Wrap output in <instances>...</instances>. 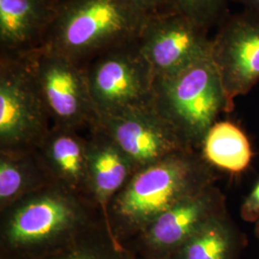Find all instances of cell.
Here are the masks:
<instances>
[{
    "label": "cell",
    "mask_w": 259,
    "mask_h": 259,
    "mask_svg": "<svg viewBox=\"0 0 259 259\" xmlns=\"http://www.w3.org/2000/svg\"><path fill=\"white\" fill-rule=\"evenodd\" d=\"M99 221L95 204L51 184L0 211V257L46 258Z\"/></svg>",
    "instance_id": "obj_1"
},
{
    "label": "cell",
    "mask_w": 259,
    "mask_h": 259,
    "mask_svg": "<svg viewBox=\"0 0 259 259\" xmlns=\"http://www.w3.org/2000/svg\"><path fill=\"white\" fill-rule=\"evenodd\" d=\"M214 170L197 151L178 152L137 170L110 204L114 236L126 245L160 214L215 185Z\"/></svg>",
    "instance_id": "obj_2"
},
{
    "label": "cell",
    "mask_w": 259,
    "mask_h": 259,
    "mask_svg": "<svg viewBox=\"0 0 259 259\" xmlns=\"http://www.w3.org/2000/svg\"><path fill=\"white\" fill-rule=\"evenodd\" d=\"M146 19L132 0H58L40 47L85 65L107 50L137 40Z\"/></svg>",
    "instance_id": "obj_3"
},
{
    "label": "cell",
    "mask_w": 259,
    "mask_h": 259,
    "mask_svg": "<svg viewBox=\"0 0 259 259\" xmlns=\"http://www.w3.org/2000/svg\"><path fill=\"white\" fill-rule=\"evenodd\" d=\"M151 105L185 145L197 152L218 116L230 112L211 55L178 73L155 78Z\"/></svg>",
    "instance_id": "obj_4"
},
{
    "label": "cell",
    "mask_w": 259,
    "mask_h": 259,
    "mask_svg": "<svg viewBox=\"0 0 259 259\" xmlns=\"http://www.w3.org/2000/svg\"><path fill=\"white\" fill-rule=\"evenodd\" d=\"M51 128L27 53L0 54V151L37 149Z\"/></svg>",
    "instance_id": "obj_5"
},
{
    "label": "cell",
    "mask_w": 259,
    "mask_h": 259,
    "mask_svg": "<svg viewBox=\"0 0 259 259\" xmlns=\"http://www.w3.org/2000/svg\"><path fill=\"white\" fill-rule=\"evenodd\" d=\"M52 126L87 134L98 123L85 65L46 47L27 53Z\"/></svg>",
    "instance_id": "obj_6"
},
{
    "label": "cell",
    "mask_w": 259,
    "mask_h": 259,
    "mask_svg": "<svg viewBox=\"0 0 259 259\" xmlns=\"http://www.w3.org/2000/svg\"><path fill=\"white\" fill-rule=\"evenodd\" d=\"M137 40L107 50L85 65L99 117L151 104L155 75Z\"/></svg>",
    "instance_id": "obj_7"
},
{
    "label": "cell",
    "mask_w": 259,
    "mask_h": 259,
    "mask_svg": "<svg viewBox=\"0 0 259 259\" xmlns=\"http://www.w3.org/2000/svg\"><path fill=\"white\" fill-rule=\"evenodd\" d=\"M137 41L155 78L178 73L211 55L207 32L170 8L148 16Z\"/></svg>",
    "instance_id": "obj_8"
},
{
    "label": "cell",
    "mask_w": 259,
    "mask_h": 259,
    "mask_svg": "<svg viewBox=\"0 0 259 259\" xmlns=\"http://www.w3.org/2000/svg\"><path fill=\"white\" fill-rule=\"evenodd\" d=\"M227 212L222 191L210 185L160 214L125 246L137 255L171 259L205 223Z\"/></svg>",
    "instance_id": "obj_9"
},
{
    "label": "cell",
    "mask_w": 259,
    "mask_h": 259,
    "mask_svg": "<svg viewBox=\"0 0 259 259\" xmlns=\"http://www.w3.org/2000/svg\"><path fill=\"white\" fill-rule=\"evenodd\" d=\"M211 42L213 62L231 112L234 100L259 81V14L245 11L224 19Z\"/></svg>",
    "instance_id": "obj_10"
},
{
    "label": "cell",
    "mask_w": 259,
    "mask_h": 259,
    "mask_svg": "<svg viewBox=\"0 0 259 259\" xmlns=\"http://www.w3.org/2000/svg\"><path fill=\"white\" fill-rule=\"evenodd\" d=\"M129 157L136 171L188 148L152 105L101 116L97 123Z\"/></svg>",
    "instance_id": "obj_11"
},
{
    "label": "cell",
    "mask_w": 259,
    "mask_h": 259,
    "mask_svg": "<svg viewBox=\"0 0 259 259\" xmlns=\"http://www.w3.org/2000/svg\"><path fill=\"white\" fill-rule=\"evenodd\" d=\"M84 136L91 193L107 228L112 232L109 224L110 204L134 175L136 168L98 124Z\"/></svg>",
    "instance_id": "obj_12"
},
{
    "label": "cell",
    "mask_w": 259,
    "mask_h": 259,
    "mask_svg": "<svg viewBox=\"0 0 259 259\" xmlns=\"http://www.w3.org/2000/svg\"><path fill=\"white\" fill-rule=\"evenodd\" d=\"M37 151L55 184L94 204L89 182L87 139L83 134L52 126Z\"/></svg>",
    "instance_id": "obj_13"
},
{
    "label": "cell",
    "mask_w": 259,
    "mask_h": 259,
    "mask_svg": "<svg viewBox=\"0 0 259 259\" xmlns=\"http://www.w3.org/2000/svg\"><path fill=\"white\" fill-rule=\"evenodd\" d=\"M58 0H0V51L22 55L42 46Z\"/></svg>",
    "instance_id": "obj_14"
},
{
    "label": "cell",
    "mask_w": 259,
    "mask_h": 259,
    "mask_svg": "<svg viewBox=\"0 0 259 259\" xmlns=\"http://www.w3.org/2000/svg\"><path fill=\"white\" fill-rule=\"evenodd\" d=\"M51 184L55 183L37 149L0 151V211Z\"/></svg>",
    "instance_id": "obj_15"
},
{
    "label": "cell",
    "mask_w": 259,
    "mask_h": 259,
    "mask_svg": "<svg viewBox=\"0 0 259 259\" xmlns=\"http://www.w3.org/2000/svg\"><path fill=\"white\" fill-rule=\"evenodd\" d=\"M245 241L227 212L205 223L171 259H238Z\"/></svg>",
    "instance_id": "obj_16"
},
{
    "label": "cell",
    "mask_w": 259,
    "mask_h": 259,
    "mask_svg": "<svg viewBox=\"0 0 259 259\" xmlns=\"http://www.w3.org/2000/svg\"><path fill=\"white\" fill-rule=\"evenodd\" d=\"M200 153L214 169L239 174L250 166L253 157L250 139L230 120L217 121L204 138Z\"/></svg>",
    "instance_id": "obj_17"
},
{
    "label": "cell",
    "mask_w": 259,
    "mask_h": 259,
    "mask_svg": "<svg viewBox=\"0 0 259 259\" xmlns=\"http://www.w3.org/2000/svg\"><path fill=\"white\" fill-rule=\"evenodd\" d=\"M134 253L104 221L94 223L61 250L44 259H132Z\"/></svg>",
    "instance_id": "obj_18"
},
{
    "label": "cell",
    "mask_w": 259,
    "mask_h": 259,
    "mask_svg": "<svg viewBox=\"0 0 259 259\" xmlns=\"http://www.w3.org/2000/svg\"><path fill=\"white\" fill-rule=\"evenodd\" d=\"M228 0H171L169 8L185 15L207 32L224 18Z\"/></svg>",
    "instance_id": "obj_19"
},
{
    "label": "cell",
    "mask_w": 259,
    "mask_h": 259,
    "mask_svg": "<svg viewBox=\"0 0 259 259\" xmlns=\"http://www.w3.org/2000/svg\"><path fill=\"white\" fill-rule=\"evenodd\" d=\"M241 218L248 223L259 220V181L245 198L240 208Z\"/></svg>",
    "instance_id": "obj_20"
},
{
    "label": "cell",
    "mask_w": 259,
    "mask_h": 259,
    "mask_svg": "<svg viewBox=\"0 0 259 259\" xmlns=\"http://www.w3.org/2000/svg\"><path fill=\"white\" fill-rule=\"evenodd\" d=\"M136 7L145 16H151L168 9L171 0H132Z\"/></svg>",
    "instance_id": "obj_21"
},
{
    "label": "cell",
    "mask_w": 259,
    "mask_h": 259,
    "mask_svg": "<svg viewBox=\"0 0 259 259\" xmlns=\"http://www.w3.org/2000/svg\"><path fill=\"white\" fill-rule=\"evenodd\" d=\"M245 6L246 11L259 14V0H234Z\"/></svg>",
    "instance_id": "obj_22"
},
{
    "label": "cell",
    "mask_w": 259,
    "mask_h": 259,
    "mask_svg": "<svg viewBox=\"0 0 259 259\" xmlns=\"http://www.w3.org/2000/svg\"><path fill=\"white\" fill-rule=\"evenodd\" d=\"M254 233H255V236L257 237V239L259 240V220L256 223H254Z\"/></svg>",
    "instance_id": "obj_23"
},
{
    "label": "cell",
    "mask_w": 259,
    "mask_h": 259,
    "mask_svg": "<svg viewBox=\"0 0 259 259\" xmlns=\"http://www.w3.org/2000/svg\"><path fill=\"white\" fill-rule=\"evenodd\" d=\"M134 253V252H133ZM132 259H157V258H151V257H145V256H140V255H137L134 253V256Z\"/></svg>",
    "instance_id": "obj_24"
},
{
    "label": "cell",
    "mask_w": 259,
    "mask_h": 259,
    "mask_svg": "<svg viewBox=\"0 0 259 259\" xmlns=\"http://www.w3.org/2000/svg\"><path fill=\"white\" fill-rule=\"evenodd\" d=\"M0 259H12V258H6V257H0Z\"/></svg>",
    "instance_id": "obj_25"
}]
</instances>
